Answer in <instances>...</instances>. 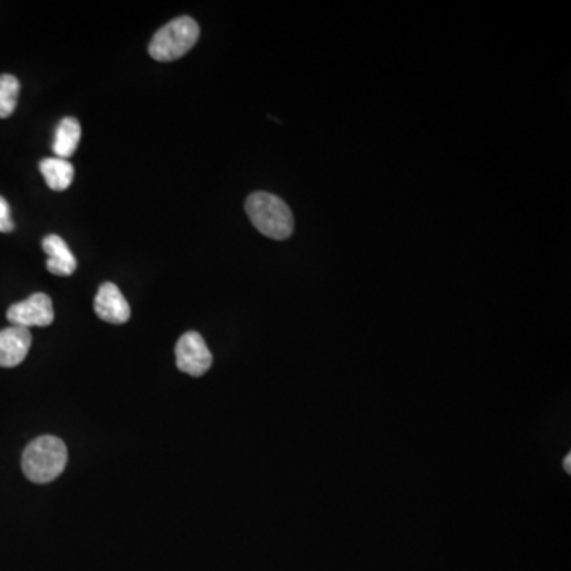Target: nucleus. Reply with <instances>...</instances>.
<instances>
[{
	"mask_svg": "<svg viewBox=\"0 0 571 571\" xmlns=\"http://www.w3.org/2000/svg\"><path fill=\"white\" fill-rule=\"evenodd\" d=\"M67 460H69V454H67L64 441L45 435V437L35 438L24 449L21 464H23V472L27 480L32 483L46 484L62 475Z\"/></svg>",
	"mask_w": 571,
	"mask_h": 571,
	"instance_id": "obj_1",
	"label": "nucleus"
},
{
	"mask_svg": "<svg viewBox=\"0 0 571 571\" xmlns=\"http://www.w3.org/2000/svg\"><path fill=\"white\" fill-rule=\"evenodd\" d=\"M7 319L13 326L48 327L54 321L53 302L46 294H34L23 302L15 303L8 308Z\"/></svg>",
	"mask_w": 571,
	"mask_h": 571,
	"instance_id": "obj_5",
	"label": "nucleus"
},
{
	"mask_svg": "<svg viewBox=\"0 0 571 571\" xmlns=\"http://www.w3.org/2000/svg\"><path fill=\"white\" fill-rule=\"evenodd\" d=\"M32 345L31 330L12 326L0 330V367H18Z\"/></svg>",
	"mask_w": 571,
	"mask_h": 571,
	"instance_id": "obj_7",
	"label": "nucleus"
},
{
	"mask_svg": "<svg viewBox=\"0 0 571 571\" xmlns=\"http://www.w3.org/2000/svg\"><path fill=\"white\" fill-rule=\"evenodd\" d=\"M13 229H15V223H13L12 215H10V205L4 197H0V232L8 234Z\"/></svg>",
	"mask_w": 571,
	"mask_h": 571,
	"instance_id": "obj_12",
	"label": "nucleus"
},
{
	"mask_svg": "<svg viewBox=\"0 0 571 571\" xmlns=\"http://www.w3.org/2000/svg\"><path fill=\"white\" fill-rule=\"evenodd\" d=\"M175 356H177V367L181 372L196 378L205 375L213 364L211 351L202 335L197 332H186L181 335L175 348Z\"/></svg>",
	"mask_w": 571,
	"mask_h": 571,
	"instance_id": "obj_4",
	"label": "nucleus"
},
{
	"mask_svg": "<svg viewBox=\"0 0 571 571\" xmlns=\"http://www.w3.org/2000/svg\"><path fill=\"white\" fill-rule=\"evenodd\" d=\"M571 454H567V457H565L564 460V468L565 470H567V473L571 472Z\"/></svg>",
	"mask_w": 571,
	"mask_h": 571,
	"instance_id": "obj_13",
	"label": "nucleus"
},
{
	"mask_svg": "<svg viewBox=\"0 0 571 571\" xmlns=\"http://www.w3.org/2000/svg\"><path fill=\"white\" fill-rule=\"evenodd\" d=\"M40 172L45 178L48 188L53 191H66L75 177V169L66 159L48 158L40 162Z\"/></svg>",
	"mask_w": 571,
	"mask_h": 571,
	"instance_id": "obj_9",
	"label": "nucleus"
},
{
	"mask_svg": "<svg viewBox=\"0 0 571 571\" xmlns=\"http://www.w3.org/2000/svg\"><path fill=\"white\" fill-rule=\"evenodd\" d=\"M20 96V81L13 75H0V118H8L15 112Z\"/></svg>",
	"mask_w": 571,
	"mask_h": 571,
	"instance_id": "obj_11",
	"label": "nucleus"
},
{
	"mask_svg": "<svg viewBox=\"0 0 571 571\" xmlns=\"http://www.w3.org/2000/svg\"><path fill=\"white\" fill-rule=\"evenodd\" d=\"M199 37V24L189 16H180L154 34L148 51L156 61H177L194 48Z\"/></svg>",
	"mask_w": 571,
	"mask_h": 571,
	"instance_id": "obj_3",
	"label": "nucleus"
},
{
	"mask_svg": "<svg viewBox=\"0 0 571 571\" xmlns=\"http://www.w3.org/2000/svg\"><path fill=\"white\" fill-rule=\"evenodd\" d=\"M94 310L102 321L110 324H124L131 319V307L123 292L113 283H104L97 291Z\"/></svg>",
	"mask_w": 571,
	"mask_h": 571,
	"instance_id": "obj_6",
	"label": "nucleus"
},
{
	"mask_svg": "<svg viewBox=\"0 0 571 571\" xmlns=\"http://www.w3.org/2000/svg\"><path fill=\"white\" fill-rule=\"evenodd\" d=\"M246 215L265 237L286 240L294 232V216L291 208L280 197L269 192H254L246 199Z\"/></svg>",
	"mask_w": 571,
	"mask_h": 571,
	"instance_id": "obj_2",
	"label": "nucleus"
},
{
	"mask_svg": "<svg viewBox=\"0 0 571 571\" xmlns=\"http://www.w3.org/2000/svg\"><path fill=\"white\" fill-rule=\"evenodd\" d=\"M81 140V126L75 118H64L56 129L53 151L56 158L69 159L77 151Z\"/></svg>",
	"mask_w": 571,
	"mask_h": 571,
	"instance_id": "obj_10",
	"label": "nucleus"
},
{
	"mask_svg": "<svg viewBox=\"0 0 571 571\" xmlns=\"http://www.w3.org/2000/svg\"><path fill=\"white\" fill-rule=\"evenodd\" d=\"M43 251L48 254L46 269L53 275L70 276L77 270V259L73 256L67 243L59 235H48L43 238Z\"/></svg>",
	"mask_w": 571,
	"mask_h": 571,
	"instance_id": "obj_8",
	"label": "nucleus"
}]
</instances>
